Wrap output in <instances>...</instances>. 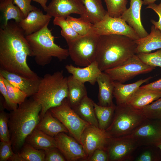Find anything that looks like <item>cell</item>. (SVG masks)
Segmentation results:
<instances>
[{
  "label": "cell",
  "mask_w": 161,
  "mask_h": 161,
  "mask_svg": "<svg viewBox=\"0 0 161 161\" xmlns=\"http://www.w3.org/2000/svg\"><path fill=\"white\" fill-rule=\"evenodd\" d=\"M93 31L99 36L110 34L122 35L134 40L140 38L134 30L120 17H113L107 13L103 18L93 25Z\"/></svg>",
  "instance_id": "30bf717a"
},
{
  "label": "cell",
  "mask_w": 161,
  "mask_h": 161,
  "mask_svg": "<svg viewBox=\"0 0 161 161\" xmlns=\"http://www.w3.org/2000/svg\"><path fill=\"white\" fill-rule=\"evenodd\" d=\"M110 137L106 130L91 125L87 127L82 134L80 143L87 157L86 161L96 149H101L106 151Z\"/></svg>",
  "instance_id": "7c38bea8"
},
{
  "label": "cell",
  "mask_w": 161,
  "mask_h": 161,
  "mask_svg": "<svg viewBox=\"0 0 161 161\" xmlns=\"http://www.w3.org/2000/svg\"><path fill=\"white\" fill-rule=\"evenodd\" d=\"M68 101L72 108L78 105L86 95L87 92L84 83L75 78L72 75L67 77Z\"/></svg>",
  "instance_id": "4316f807"
},
{
  "label": "cell",
  "mask_w": 161,
  "mask_h": 161,
  "mask_svg": "<svg viewBox=\"0 0 161 161\" xmlns=\"http://www.w3.org/2000/svg\"><path fill=\"white\" fill-rule=\"evenodd\" d=\"M146 8L153 10L158 15L159 17L158 21H157L151 19L150 21L153 25L161 32V2L158 4L155 3L150 4L148 5Z\"/></svg>",
  "instance_id": "7bdbcfd3"
},
{
  "label": "cell",
  "mask_w": 161,
  "mask_h": 161,
  "mask_svg": "<svg viewBox=\"0 0 161 161\" xmlns=\"http://www.w3.org/2000/svg\"><path fill=\"white\" fill-rule=\"evenodd\" d=\"M114 81L108 74L102 72L97 78L99 87L98 104L102 106L115 105L113 103Z\"/></svg>",
  "instance_id": "44dd1931"
},
{
  "label": "cell",
  "mask_w": 161,
  "mask_h": 161,
  "mask_svg": "<svg viewBox=\"0 0 161 161\" xmlns=\"http://www.w3.org/2000/svg\"><path fill=\"white\" fill-rule=\"evenodd\" d=\"M140 110L147 119L161 120V97Z\"/></svg>",
  "instance_id": "8d00e7d4"
},
{
  "label": "cell",
  "mask_w": 161,
  "mask_h": 161,
  "mask_svg": "<svg viewBox=\"0 0 161 161\" xmlns=\"http://www.w3.org/2000/svg\"><path fill=\"white\" fill-rule=\"evenodd\" d=\"M130 6L120 18L125 21L137 34L140 38L146 37L148 34L141 22V10L143 4L142 0H130Z\"/></svg>",
  "instance_id": "2e32d148"
},
{
  "label": "cell",
  "mask_w": 161,
  "mask_h": 161,
  "mask_svg": "<svg viewBox=\"0 0 161 161\" xmlns=\"http://www.w3.org/2000/svg\"><path fill=\"white\" fill-rule=\"evenodd\" d=\"M66 20L80 36L86 35L93 31V24L85 20L81 17L77 18L69 16Z\"/></svg>",
  "instance_id": "1f68e13d"
},
{
  "label": "cell",
  "mask_w": 161,
  "mask_h": 161,
  "mask_svg": "<svg viewBox=\"0 0 161 161\" xmlns=\"http://www.w3.org/2000/svg\"><path fill=\"white\" fill-rule=\"evenodd\" d=\"M139 146L131 134L110 137L106 148L109 160L122 161L129 160Z\"/></svg>",
  "instance_id": "8fae6325"
},
{
  "label": "cell",
  "mask_w": 161,
  "mask_h": 161,
  "mask_svg": "<svg viewBox=\"0 0 161 161\" xmlns=\"http://www.w3.org/2000/svg\"><path fill=\"white\" fill-rule=\"evenodd\" d=\"M3 78L10 102L13 104L18 105L24 102L27 97L26 94L19 89L12 85L3 77Z\"/></svg>",
  "instance_id": "d590c367"
},
{
  "label": "cell",
  "mask_w": 161,
  "mask_h": 161,
  "mask_svg": "<svg viewBox=\"0 0 161 161\" xmlns=\"http://www.w3.org/2000/svg\"><path fill=\"white\" fill-rule=\"evenodd\" d=\"M14 154L10 141H1L0 161H8Z\"/></svg>",
  "instance_id": "f35d334b"
},
{
  "label": "cell",
  "mask_w": 161,
  "mask_h": 161,
  "mask_svg": "<svg viewBox=\"0 0 161 161\" xmlns=\"http://www.w3.org/2000/svg\"><path fill=\"white\" fill-rule=\"evenodd\" d=\"M31 55L29 44L18 24L9 21L0 28V69L24 77L40 78L31 69L27 62Z\"/></svg>",
  "instance_id": "6da1fadb"
},
{
  "label": "cell",
  "mask_w": 161,
  "mask_h": 161,
  "mask_svg": "<svg viewBox=\"0 0 161 161\" xmlns=\"http://www.w3.org/2000/svg\"><path fill=\"white\" fill-rule=\"evenodd\" d=\"M4 0H0V2H1V1H3Z\"/></svg>",
  "instance_id": "f907efd6"
},
{
  "label": "cell",
  "mask_w": 161,
  "mask_h": 161,
  "mask_svg": "<svg viewBox=\"0 0 161 161\" xmlns=\"http://www.w3.org/2000/svg\"><path fill=\"white\" fill-rule=\"evenodd\" d=\"M4 101L0 96V141H10L8 126L9 114L4 109Z\"/></svg>",
  "instance_id": "e575fe53"
},
{
  "label": "cell",
  "mask_w": 161,
  "mask_h": 161,
  "mask_svg": "<svg viewBox=\"0 0 161 161\" xmlns=\"http://www.w3.org/2000/svg\"><path fill=\"white\" fill-rule=\"evenodd\" d=\"M157 120L146 119L131 134L139 146L161 144V123Z\"/></svg>",
  "instance_id": "4fadbf2b"
},
{
  "label": "cell",
  "mask_w": 161,
  "mask_h": 161,
  "mask_svg": "<svg viewBox=\"0 0 161 161\" xmlns=\"http://www.w3.org/2000/svg\"><path fill=\"white\" fill-rule=\"evenodd\" d=\"M157 0H143V4L144 5H148L150 4L154 3Z\"/></svg>",
  "instance_id": "c3c4849f"
},
{
  "label": "cell",
  "mask_w": 161,
  "mask_h": 161,
  "mask_svg": "<svg viewBox=\"0 0 161 161\" xmlns=\"http://www.w3.org/2000/svg\"><path fill=\"white\" fill-rule=\"evenodd\" d=\"M65 68L74 78L79 82L83 83L88 82L92 85L95 84L97 78L102 72L95 61L84 68L76 67L69 64L66 65Z\"/></svg>",
  "instance_id": "d6986e66"
},
{
  "label": "cell",
  "mask_w": 161,
  "mask_h": 161,
  "mask_svg": "<svg viewBox=\"0 0 161 161\" xmlns=\"http://www.w3.org/2000/svg\"><path fill=\"white\" fill-rule=\"evenodd\" d=\"M152 77H149L129 84H124L117 81H114L113 94L117 105L127 103L136 91L143 83L147 82Z\"/></svg>",
  "instance_id": "ffe728a7"
},
{
  "label": "cell",
  "mask_w": 161,
  "mask_h": 161,
  "mask_svg": "<svg viewBox=\"0 0 161 161\" xmlns=\"http://www.w3.org/2000/svg\"><path fill=\"white\" fill-rule=\"evenodd\" d=\"M155 69V67L144 63L135 54L120 65L104 72L113 81L123 83L137 75L149 73Z\"/></svg>",
  "instance_id": "9c48e42d"
},
{
  "label": "cell",
  "mask_w": 161,
  "mask_h": 161,
  "mask_svg": "<svg viewBox=\"0 0 161 161\" xmlns=\"http://www.w3.org/2000/svg\"><path fill=\"white\" fill-rule=\"evenodd\" d=\"M54 138L57 148L66 161L87 160V157L82 145L73 137L62 132Z\"/></svg>",
  "instance_id": "5bb4252c"
},
{
  "label": "cell",
  "mask_w": 161,
  "mask_h": 161,
  "mask_svg": "<svg viewBox=\"0 0 161 161\" xmlns=\"http://www.w3.org/2000/svg\"><path fill=\"white\" fill-rule=\"evenodd\" d=\"M94 102L87 95L78 104L72 108L83 120L91 125L98 127V124L94 110Z\"/></svg>",
  "instance_id": "83f0119b"
},
{
  "label": "cell",
  "mask_w": 161,
  "mask_h": 161,
  "mask_svg": "<svg viewBox=\"0 0 161 161\" xmlns=\"http://www.w3.org/2000/svg\"><path fill=\"white\" fill-rule=\"evenodd\" d=\"M87 161H109L108 155L106 150L101 149H97L94 152L91 156L88 159Z\"/></svg>",
  "instance_id": "ee69618b"
},
{
  "label": "cell",
  "mask_w": 161,
  "mask_h": 161,
  "mask_svg": "<svg viewBox=\"0 0 161 161\" xmlns=\"http://www.w3.org/2000/svg\"><path fill=\"white\" fill-rule=\"evenodd\" d=\"M141 88L161 92V78L150 83L142 86Z\"/></svg>",
  "instance_id": "f6af8a7d"
},
{
  "label": "cell",
  "mask_w": 161,
  "mask_h": 161,
  "mask_svg": "<svg viewBox=\"0 0 161 161\" xmlns=\"http://www.w3.org/2000/svg\"><path fill=\"white\" fill-rule=\"evenodd\" d=\"M35 128L53 137L61 132L68 133L66 128L53 116L49 110L46 112Z\"/></svg>",
  "instance_id": "cb8c5ba5"
},
{
  "label": "cell",
  "mask_w": 161,
  "mask_h": 161,
  "mask_svg": "<svg viewBox=\"0 0 161 161\" xmlns=\"http://www.w3.org/2000/svg\"><path fill=\"white\" fill-rule=\"evenodd\" d=\"M99 37L92 31L67 43L69 56L76 65L86 67L95 60Z\"/></svg>",
  "instance_id": "52a82bcc"
},
{
  "label": "cell",
  "mask_w": 161,
  "mask_h": 161,
  "mask_svg": "<svg viewBox=\"0 0 161 161\" xmlns=\"http://www.w3.org/2000/svg\"><path fill=\"white\" fill-rule=\"evenodd\" d=\"M0 75L25 93L27 97L32 96L38 91L41 78L35 79L25 78L1 69H0Z\"/></svg>",
  "instance_id": "ac0fdd59"
},
{
  "label": "cell",
  "mask_w": 161,
  "mask_h": 161,
  "mask_svg": "<svg viewBox=\"0 0 161 161\" xmlns=\"http://www.w3.org/2000/svg\"><path fill=\"white\" fill-rule=\"evenodd\" d=\"M135 40L123 35L100 36L95 61L102 72L122 64L136 54Z\"/></svg>",
  "instance_id": "3957f363"
},
{
  "label": "cell",
  "mask_w": 161,
  "mask_h": 161,
  "mask_svg": "<svg viewBox=\"0 0 161 161\" xmlns=\"http://www.w3.org/2000/svg\"><path fill=\"white\" fill-rule=\"evenodd\" d=\"M153 157L151 152L148 150L145 151L141 153L135 160L136 161H151Z\"/></svg>",
  "instance_id": "bcb514c9"
},
{
  "label": "cell",
  "mask_w": 161,
  "mask_h": 161,
  "mask_svg": "<svg viewBox=\"0 0 161 161\" xmlns=\"http://www.w3.org/2000/svg\"><path fill=\"white\" fill-rule=\"evenodd\" d=\"M86 10L83 17L85 20L93 24L102 20L107 13L103 7L102 0H81Z\"/></svg>",
  "instance_id": "484cf974"
},
{
  "label": "cell",
  "mask_w": 161,
  "mask_h": 161,
  "mask_svg": "<svg viewBox=\"0 0 161 161\" xmlns=\"http://www.w3.org/2000/svg\"><path fill=\"white\" fill-rule=\"evenodd\" d=\"M52 17L47 14H44L40 9L37 8L30 12L18 24L25 35H27L40 30L49 24Z\"/></svg>",
  "instance_id": "e0dca14e"
},
{
  "label": "cell",
  "mask_w": 161,
  "mask_h": 161,
  "mask_svg": "<svg viewBox=\"0 0 161 161\" xmlns=\"http://www.w3.org/2000/svg\"><path fill=\"white\" fill-rule=\"evenodd\" d=\"M161 97V92L146 89L140 87L136 91L127 104L140 110Z\"/></svg>",
  "instance_id": "603a6c76"
},
{
  "label": "cell",
  "mask_w": 161,
  "mask_h": 161,
  "mask_svg": "<svg viewBox=\"0 0 161 161\" xmlns=\"http://www.w3.org/2000/svg\"><path fill=\"white\" fill-rule=\"evenodd\" d=\"M49 110L53 116L66 128L70 135L80 143L83 131L90 124L82 119L71 107L67 98L60 105Z\"/></svg>",
  "instance_id": "ba28073f"
},
{
  "label": "cell",
  "mask_w": 161,
  "mask_h": 161,
  "mask_svg": "<svg viewBox=\"0 0 161 161\" xmlns=\"http://www.w3.org/2000/svg\"><path fill=\"white\" fill-rule=\"evenodd\" d=\"M17 153L22 161H44V150L36 149L26 142Z\"/></svg>",
  "instance_id": "4dcf8cb0"
},
{
  "label": "cell",
  "mask_w": 161,
  "mask_h": 161,
  "mask_svg": "<svg viewBox=\"0 0 161 161\" xmlns=\"http://www.w3.org/2000/svg\"><path fill=\"white\" fill-rule=\"evenodd\" d=\"M31 0H13V3L20 8L25 18L31 11L37 8L31 5Z\"/></svg>",
  "instance_id": "b9f144b4"
},
{
  "label": "cell",
  "mask_w": 161,
  "mask_h": 161,
  "mask_svg": "<svg viewBox=\"0 0 161 161\" xmlns=\"http://www.w3.org/2000/svg\"><path fill=\"white\" fill-rule=\"evenodd\" d=\"M135 41L137 45L136 54L161 49V32L153 25L150 34Z\"/></svg>",
  "instance_id": "7402d4cb"
},
{
  "label": "cell",
  "mask_w": 161,
  "mask_h": 161,
  "mask_svg": "<svg viewBox=\"0 0 161 161\" xmlns=\"http://www.w3.org/2000/svg\"><path fill=\"white\" fill-rule=\"evenodd\" d=\"M0 92L4 99V105L5 108L11 111L16 109L18 105L13 104L10 101L6 87L3 81V77L1 75H0Z\"/></svg>",
  "instance_id": "60d3db41"
},
{
  "label": "cell",
  "mask_w": 161,
  "mask_h": 161,
  "mask_svg": "<svg viewBox=\"0 0 161 161\" xmlns=\"http://www.w3.org/2000/svg\"><path fill=\"white\" fill-rule=\"evenodd\" d=\"M68 93L67 77L63 71L46 74L41 78L38 91L32 97L41 106L40 120L48 110L60 105Z\"/></svg>",
  "instance_id": "277c9868"
},
{
  "label": "cell",
  "mask_w": 161,
  "mask_h": 161,
  "mask_svg": "<svg viewBox=\"0 0 161 161\" xmlns=\"http://www.w3.org/2000/svg\"><path fill=\"white\" fill-rule=\"evenodd\" d=\"M46 25L40 30L25 35L31 50V57H34L36 64L44 66L50 63L52 58L61 61L69 56L68 49L56 44L51 30Z\"/></svg>",
  "instance_id": "5b68a950"
},
{
  "label": "cell",
  "mask_w": 161,
  "mask_h": 161,
  "mask_svg": "<svg viewBox=\"0 0 161 161\" xmlns=\"http://www.w3.org/2000/svg\"><path fill=\"white\" fill-rule=\"evenodd\" d=\"M54 18L53 21L54 24L61 27V34L67 43L74 41L80 36L74 30L66 18L61 17Z\"/></svg>",
  "instance_id": "d6a6232c"
},
{
  "label": "cell",
  "mask_w": 161,
  "mask_h": 161,
  "mask_svg": "<svg viewBox=\"0 0 161 161\" xmlns=\"http://www.w3.org/2000/svg\"><path fill=\"white\" fill-rule=\"evenodd\" d=\"M144 63L150 66L161 67V49L153 53H140L136 54Z\"/></svg>",
  "instance_id": "74e56055"
},
{
  "label": "cell",
  "mask_w": 161,
  "mask_h": 161,
  "mask_svg": "<svg viewBox=\"0 0 161 161\" xmlns=\"http://www.w3.org/2000/svg\"><path fill=\"white\" fill-rule=\"evenodd\" d=\"M13 0H4L0 3V10L3 13L4 24H7L10 20H14L18 24L24 18L23 13L17 6H15Z\"/></svg>",
  "instance_id": "f1b7e54d"
},
{
  "label": "cell",
  "mask_w": 161,
  "mask_h": 161,
  "mask_svg": "<svg viewBox=\"0 0 161 161\" xmlns=\"http://www.w3.org/2000/svg\"><path fill=\"white\" fill-rule=\"evenodd\" d=\"M157 147H158L160 149V150L161 151V144H160Z\"/></svg>",
  "instance_id": "681fc988"
},
{
  "label": "cell",
  "mask_w": 161,
  "mask_h": 161,
  "mask_svg": "<svg viewBox=\"0 0 161 161\" xmlns=\"http://www.w3.org/2000/svg\"><path fill=\"white\" fill-rule=\"evenodd\" d=\"M49 16L65 18L72 13L83 17L86 10L81 0H52L45 11Z\"/></svg>",
  "instance_id": "9a60e30c"
},
{
  "label": "cell",
  "mask_w": 161,
  "mask_h": 161,
  "mask_svg": "<svg viewBox=\"0 0 161 161\" xmlns=\"http://www.w3.org/2000/svg\"><path fill=\"white\" fill-rule=\"evenodd\" d=\"M44 161H65V158L57 147L44 150Z\"/></svg>",
  "instance_id": "ab89813d"
},
{
  "label": "cell",
  "mask_w": 161,
  "mask_h": 161,
  "mask_svg": "<svg viewBox=\"0 0 161 161\" xmlns=\"http://www.w3.org/2000/svg\"><path fill=\"white\" fill-rule=\"evenodd\" d=\"M48 0H31L39 4L45 11L47 6L46 5L47 2Z\"/></svg>",
  "instance_id": "7dc6e473"
},
{
  "label": "cell",
  "mask_w": 161,
  "mask_h": 161,
  "mask_svg": "<svg viewBox=\"0 0 161 161\" xmlns=\"http://www.w3.org/2000/svg\"><path fill=\"white\" fill-rule=\"evenodd\" d=\"M107 13L113 17H120L127 9V0H104Z\"/></svg>",
  "instance_id": "836d02e7"
},
{
  "label": "cell",
  "mask_w": 161,
  "mask_h": 161,
  "mask_svg": "<svg viewBox=\"0 0 161 161\" xmlns=\"http://www.w3.org/2000/svg\"><path fill=\"white\" fill-rule=\"evenodd\" d=\"M95 114L97 119L98 127L106 130L112 121L116 106H102L94 102Z\"/></svg>",
  "instance_id": "f546056e"
},
{
  "label": "cell",
  "mask_w": 161,
  "mask_h": 161,
  "mask_svg": "<svg viewBox=\"0 0 161 161\" xmlns=\"http://www.w3.org/2000/svg\"><path fill=\"white\" fill-rule=\"evenodd\" d=\"M146 119L140 110L127 103L117 105L112 122L106 130L111 137L130 134Z\"/></svg>",
  "instance_id": "8992f818"
},
{
  "label": "cell",
  "mask_w": 161,
  "mask_h": 161,
  "mask_svg": "<svg viewBox=\"0 0 161 161\" xmlns=\"http://www.w3.org/2000/svg\"><path fill=\"white\" fill-rule=\"evenodd\" d=\"M41 109V105L32 98L26 99L9 114L10 140L15 153L19 151L26 138L40 121Z\"/></svg>",
  "instance_id": "7a4b0ae2"
},
{
  "label": "cell",
  "mask_w": 161,
  "mask_h": 161,
  "mask_svg": "<svg viewBox=\"0 0 161 161\" xmlns=\"http://www.w3.org/2000/svg\"><path fill=\"white\" fill-rule=\"evenodd\" d=\"M25 142L38 150H44L52 148H57L54 137L35 128L27 137Z\"/></svg>",
  "instance_id": "d4e9b609"
}]
</instances>
